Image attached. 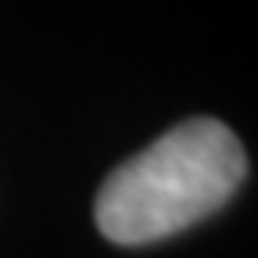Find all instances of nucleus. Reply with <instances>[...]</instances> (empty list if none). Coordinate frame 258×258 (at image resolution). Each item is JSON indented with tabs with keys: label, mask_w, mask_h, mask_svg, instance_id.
I'll use <instances>...</instances> for the list:
<instances>
[{
	"label": "nucleus",
	"mask_w": 258,
	"mask_h": 258,
	"mask_svg": "<svg viewBox=\"0 0 258 258\" xmlns=\"http://www.w3.org/2000/svg\"><path fill=\"white\" fill-rule=\"evenodd\" d=\"M244 176L247 154L233 129L219 118H186L101 183L93 222L111 244L144 247L219 212Z\"/></svg>",
	"instance_id": "1"
}]
</instances>
